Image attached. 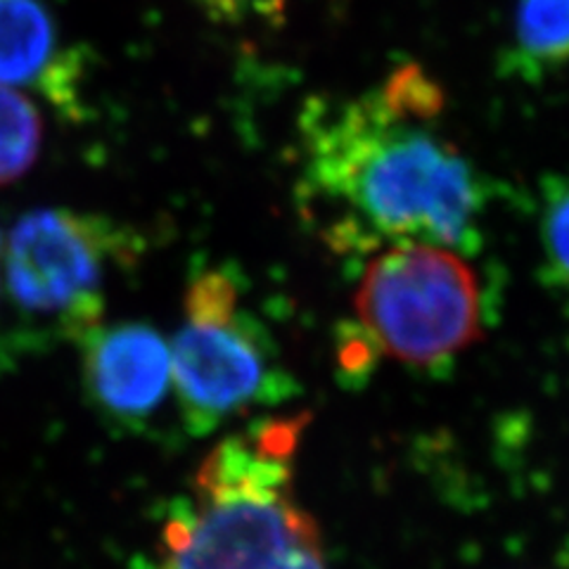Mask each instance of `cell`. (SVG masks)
Wrapping results in <instances>:
<instances>
[{
    "mask_svg": "<svg viewBox=\"0 0 569 569\" xmlns=\"http://www.w3.org/2000/svg\"><path fill=\"white\" fill-rule=\"evenodd\" d=\"M437 83L416 64L380 93L316 102L305 117V194L328 209L337 247L430 242L472 252L487 186L451 140L427 127Z\"/></svg>",
    "mask_w": 569,
    "mask_h": 569,
    "instance_id": "obj_1",
    "label": "cell"
},
{
    "mask_svg": "<svg viewBox=\"0 0 569 569\" xmlns=\"http://www.w3.org/2000/svg\"><path fill=\"white\" fill-rule=\"evenodd\" d=\"M295 441L292 422L221 441L192 498L171 503L154 556L133 569H328L318 527L292 491Z\"/></svg>",
    "mask_w": 569,
    "mask_h": 569,
    "instance_id": "obj_2",
    "label": "cell"
},
{
    "mask_svg": "<svg viewBox=\"0 0 569 569\" xmlns=\"http://www.w3.org/2000/svg\"><path fill=\"white\" fill-rule=\"evenodd\" d=\"M171 376L190 437H207L230 418L297 391L269 332L240 307L228 269H207L190 282L183 326L171 345Z\"/></svg>",
    "mask_w": 569,
    "mask_h": 569,
    "instance_id": "obj_3",
    "label": "cell"
},
{
    "mask_svg": "<svg viewBox=\"0 0 569 569\" xmlns=\"http://www.w3.org/2000/svg\"><path fill=\"white\" fill-rule=\"evenodd\" d=\"M138 242L100 213L29 211L6 247V288L24 323L58 340L83 342L102 326L107 284L117 266H131Z\"/></svg>",
    "mask_w": 569,
    "mask_h": 569,
    "instance_id": "obj_4",
    "label": "cell"
},
{
    "mask_svg": "<svg viewBox=\"0 0 569 569\" xmlns=\"http://www.w3.org/2000/svg\"><path fill=\"white\" fill-rule=\"evenodd\" d=\"M353 309L389 359L432 366L479 337V284L460 252L430 242L387 244L366 266Z\"/></svg>",
    "mask_w": 569,
    "mask_h": 569,
    "instance_id": "obj_5",
    "label": "cell"
},
{
    "mask_svg": "<svg viewBox=\"0 0 569 569\" xmlns=\"http://www.w3.org/2000/svg\"><path fill=\"white\" fill-rule=\"evenodd\" d=\"M81 345L86 389L98 416L121 430H142L173 385L164 337L146 323H121L96 328Z\"/></svg>",
    "mask_w": 569,
    "mask_h": 569,
    "instance_id": "obj_6",
    "label": "cell"
},
{
    "mask_svg": "<svg viewBox=\"0 0 569 569\" xmlns=\"http://www.w3.org/2000/svg\"><path fill=\"white\" fill-rule=\"evenodd\" d=\"M62 58L41 0H0V86H31L60 107L77 102V67Z\"/></svg>",
    "mask_w": 569,
    "mask_h": 569,
    "instance_id": "obj_7",
    "label": "cell"
},
{
    "mask_svg": "<svg viewBox=\"0 0 569 569\" xmlns=\"http://www.w3.org/2000/svg\"><path fill=\"white\" fill-rule=\"evenodd\" d=\"M510 62L527 79L569 64V0H518Z\"/></svg>",
    "mask_w": 569,
    "mask_h": 569,
    "instance_id": "obj_8",
    "label": "cell"
},
{
    "mask_svg": "<svg viewBox=\"0 0 569 569\" xmlns=\"http://www.w3.org/2000/svg\"><path fill=\"white\" fill-rule=\"evenodd\" d=\"M43 140L41 114L33 102L10 86H0V186L22 178L39 159Z\"/></svg>",
    "mask_w": 569,
    "mask_h": 569,
    "instance_id": "obj_9",
    "label": "cell"
},
{
    "mask_svg": "<svg viewBox=\"0 0 569 569\" xmlns=\"http://www.w3.org/2000/svg\"><path fill=\"white\" fill-rule=\"evenodd\" d=\"M541 244L550 280L569 284V173L548 178L541 188Z\"/></svg>",
    "mask_w": 569,
    "mask_h": 569,
    "instance_id": "obj_10",
    "label": "cell"
},
{
    "mask_svg": "<svg viewBox=\"0 0 569 569\" xmlns=\"http://www.w3.org/2000/svg\"><path fill=\"white\" fill-rule=\"evenodd\" d=\"M209 20L223 24H247L254 20H278L290 0H194Z\"/></svg>",
    "mask_w": 569,
    "mask_h": 569,
    "instance_id": "obj_11",
    "label": "cell"
},
{
    "mask_svg": "<svg viewBox=\"0 0 569 569\" xmlns=\"http://www.w3.org/2000/svg\"><path fill=\"white\" fill-rule=\"evenodd\" d=\"M0 249H3V238H0Z\"/></svg>",
    "mask_w": 569,
    "mask_h": 569,
    "instance_id": "obj_12",
    "label": "cell"
}]
</instances>
